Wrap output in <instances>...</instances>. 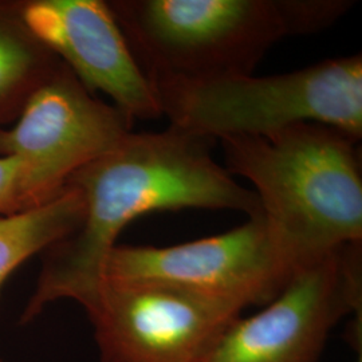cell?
<instances>
[{
  "instance_id": "14",
  "label": "cell",
  "mask_w": 362,
  "mask_h": 362,
  "mask_svg": "<svg viewBox=\"0 0 362 362\" xmlns=\"http://www.w3.org/2000/svg\"><path fill=\"white\" fill-rule=\"evenodd\" d=\"M0 362H1V361H0Z\"/></svg>"
},
{
  "instance_id": "4",
  "label": "cell",
  "mask_w": 362,
  "mask_h": 362,
  "mask_svg": "<svg viewBox=\"0 0 362 362\" xmlns=\"http://www.w3.org/2000/svg\"><path fill=\"white\" fill-rule=\"evenodd\" d=\"M173 128L211 140L269 136L302 122L362 136V57L326 59L285 74L152 82Z\"/></svg>"
},
{
  "instance_id": "10",
  "label": "cell",
  "mask_w": 362,
  "mask_h": 362,
  "mask_svg": "<svg viewBox=\"0 0 362 362\" xmlns=\"http://www.w3.org/2000/svg\"><path fill=\"white\" fill-rule=\"evenodd\" d=\"M61 64L27 26L22 0H0V127L19 117Z\"/></svg>"
},
{
  "instance_id": "2",
  "label": "cell",
  "mask_w": 362,
  "mask_h": 362,
  "mask_svg": "<svg viewBox=\"0 0 362 362\" xmlns=\"http://www.w3.org/2000/svg\"><path fill=\"white\" fill-rule=\"evenodd\" d=\"M231 175L250 181L290 269H302L362 240L357 140L315 122L269 136L223 139Z\"/></svg>"
},
{
  "instance_id": "5",
  "label": "cell",
  "mask_w": 362,
  "mask_h": 362,
  "mask_svg": "<svg viewBox=\"0 0 362 362\" xmlns=\"http://www.w3.org/2000/svg\"><path fill=\"white\" fill-rule=\"evenodd\" d=\"M361 242L298 272L257 314L238 317L200 362H318L330 332L361 320Z\"/></svg>"
},
{
  "instance_id": "3",
  "label": "cell",
  "mask_w": 362,
  "mask_h": 362,
  "mask_svg": "<svg viewBox=\"0 0 362 362\" xmlns=\"http://www.w3.org/2000/svg\"><path fill=\"white\" fill-rule=\"evenodd\" d=\"M151 82L252 74L281 39L332 26L349 0H110Z\"/></svg>"
},
{
  "instance_id": "13",
  "label": "cell",
  "mask_w": 362,
  "mask_h": 362,
  "mask_svg": "<svg viewBox=\"0 0 362 362\" xmlns=\"http://www.w3.org/2000/svg\"><path fill=\"white\" fill-rule=\"evenodd\" d=\"M358 362H362V357L360 356V358H358Z\"/></svg>"
},
{
  "instance_id": "6",
  "label": "cell",
  "mask_w": 362,
  "mask_h": 362,
  "mask_svg": "<svg viewBox=\"0 0 362 362\" xmlns=\"http://www.w3.org/2000/svg\"><path fill=\"white\" fill-rule=\"evenodd\" d=\"M10 129L0 127V156L25 167L30 207L59 194L69 179L132 132L133 119L88 90L62 62L35 91Z\"/></svg>"
},
{
  "instance_id": "8",
  "label": "cell",
  "mask_w": 362,
  "mask_h": 362,
  "mask_svg": "<svg viewBox=\"0 0 362 362\" xmlns=\"http://www.w3.org/2000/svg\"><path fill=\"white\" fill-rule=\"evenodd\" d=\"M296 274L260 212L230 231L168 247L116 246L104 281H146L264 306Z\"/></svg>"
},
{
  "instance_id": "12",
  "label": "cell",
  "mask_w": 362,
  "mask_h": 362,
  "mask_svg": "<svg viewBox=\"0 0 362 362\" xmlns=\"http://www.w3.org/2000/svg\"><path fill=\"white\" fill-rule=\"evenodd\" d=\"M33 209L28 204L23 163L13 156H0V216Z\"/></svg>"
},
{
  "instance_id": "1",
  "label": "cell",
  "mask_w": 362,
  "mask_h": 362,
  "mask_svg": "<svg viewBox=\"0 0 362 362\" xmlns=\"http://www.w3.org/2000/svg\"><path fill=\"white\" fill-rule=\"evenodd\" d=\"M214 140L169 127L130 132L115 148L77 170L83 218L74 233L49 247L23 321L52 302L71 299L88 310L104 284L105 266L122 230L158 211L226 209L260 214L258 196L212 158Z\"/></svg>"
},
{
  "instance_id": "9",
  "label": "cell",
  "mask_w": 362,
  "mask_h": 362,
  "mask_svg": "<svg viewBox=\"0 0 362 362\" xmlns=\"http://www.w3.org/2000/svg\"><path fill=\"white\" fill-rule=\"evenodd\" d=\"M22 15L34 35L88 90L103 91L132 119L161 116L155 88L107 1L22 0Z\"/></svg>"
},
{
  "instance_id": "11",
  "label": "cell",
  "mask_w": 362,
  "mask_h": 362,
  "mask_svg": "<svg viewBox=\"0 0 362 362\" xmlns=\"http://www.w3.org/2000/svg\"><path fill=\"white\" fill-rule=\"evenodd\" d=\"M82 218L83 200L71 185L42 206L0 216V290L27 259L74 233Z\"/></svg>"
},
{
  "instance_id": "7",
  "label": "cell",
  "mask_w": 362,
  "mask_h": 362,
  "mask_svg": "<svg viewBox=\"0 0 362 362\" xmlns=\"http://www.w3.org/2000/svg\"><path fill=\"white\" fill-rule=\"evenodd\" d=\"M243 310L168 284L104 281L86 313L103 362H200Z\"/></svg>"
}]
</instances>
